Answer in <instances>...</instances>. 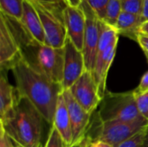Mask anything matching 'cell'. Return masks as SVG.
Masks as SVG:
<instances>
[{"label": "cell", "mask_w": 148, "mask_h": 147, "mask_svg": "<svg viewBox=\"0 0 148 147\" xmlns=\"http://www.w3.org/2000/svg\"><path fill=\"white\" fill-rule=\"evenodd\" d=\"M32 3L42 24L45 44L55 49H63L69 38L63 18V9L66 3L43 4L35 2Z\"/></svg>", "instance_id": "6"}, {"label": "cell", "mask_w": 148, "mask_h": 147, "mask_svg": "<svg viewBox=\"0 0 148 147\" xmlns=\"http://www.w3.org/2000/svg\"><path fill=\"white\" fill-rule=\"evenodd\" d=\"M100 20L104 21L106 10L109 0H86Z\"/></svg>", "instance_id": "23"}, {"label": "cell", "mask_w": 148, "mask_h": 147, "mask_svg": "<svg viewBox=\"0 0 148 147\" xmlns=\"http://www.w3.org/2000/svg\"><path fill=\"white\" fill-rule=\"evenodd\" d=\"M143 147H148V125L146 127V134H145V140Z\"/></svg>", "instance_id": "33"}, {"label": "cell", "mask_w": 148, "mask_h": 147, "mask_svg": "<svg viewBox=\"0 0 148 147\" xmlns=\"http://www.w3.org/2000/svg\"><path fill=\"white\" fill-rule=\"evenodd\" d=\"M136 42L140 46L141 49L143 50V52H144V54H145L148 61V36L143 33H140L138 37H137Z\"/></svg>", "instance_id": "27"}, {"label": "cell", "mask_w": 148, "mask_h": 147, "mask_svg": "<svg viewBox=\"0 0 148 147\" xmlns=\"http://www.w3.org/2000/svg\"></svg>", "instance_id": "35"}, {"label": "cell", "mask_w": 148, "mask_h": 147, "mask_svg": "<svg viewBox=\"0 0 148 147\" xmlns=\"http://www.w3.org/2000/svg\"><path fill=\"white\" fill-rule=\"evenodd\" d=\"M43 120L31 102L19 94L14 109L3 120H0V125L21 147H42Z\"/></svg>", "instance_id": "3"}, {"label": "cell", "mask_w": 148, "mask_h": 147, "mask_svg": "<svg viewBox=\"0 0 148 147\" xmlns=\"http://www.w3.org/2000/svg\"><path fill=\"white\" fill-rule=\"evenodd\" d=\"M70 147H83V146H82V143H81V144H77V145L72 146H70Z\"/></svg>", "instance_id": "34"}, {"label": "cell", "mask_w": 148, "mask_h": 147, "mask_svg": "<svg viewBox=\"0 0 148 147\" xmlns=\"http://www.w3.org/2000/svg\"><path fill=\"white\" fill-rule=\"evenodd\" d=\"M146 127L140 130L134 136H132L131 138L123 141L116 147H143L146 134Z\"/></svg>", "instance_id": "21"}, {"label": "cell", "mask_w": 148, "mask_h": 147, "mask_svg": "<svg viewBox=\"0 0 148 147\" xmlns=\"http://www.w3.org/2000/svg\"><path fill=\"white\" fill-rule=\"evenodd\" d=\"M140 33H143L145 35H147L148 36V22L147 23H144L142 25H141V28H140Z\"/></svg>", "instance_id": "32"}, {"label": "cell", "mask_w": 148, "mask_h": 147, "mask_svg": "<svg viewBox=\"0 0 148 147\" xmlns=\"http://www.w3.org/2000/svg\"><path fill=\"white\" fill-rule=\"evenodd\" d=\"M148 125V120L142 119L136 121H106L101 122L98 118L91 121L87 135L82 141L83 144H88L95 140L105 141L114 147L123 141L131 138Z\"/></svg>", "instance_id": "5"}, {"label": "cell", "mask_w": 148, "mask_h": 147, "mask_svg": "<svg viewBox=\"0 0 148 147\" xmlns=\"http://www.w3.org/2000/svg\"><path fill=\"white\" fill-rule=\"evenodd\" d=\"M75 100L89 113L93 114L102 99L91 72L86 70L69 89Z\"/></svg>", "instance_id": "8"}, {"label": "cell", "mask_w": 148, "mask_h": 147, "mask_svg": "<svg viewBox=\"0 0 148 147\" xmlns=\"http://www.w3.org/2000/svg\"><path fill=\"white\" fill-rule=\"evenodd\" d=\"M136 105L140 113L148 120V93L143 94H136Z\"/></svg>", "instance_id": "24"}, {"label": "cell", "mask_w": 148, "mask_h": 147, "mask_svg": "<svg viewBox=\"0 0 148 147\" xmlns=\"http://www.w3.org/2000/svg\"><path fill=\"white\" fill-rule=\"evenodd\" d=\"M94 113L101 122L113 120L131 122L146 119L138 110L134 90L123 93L106 92L97 111Z\"/></svg>", "instance_id": "4"}, {"label": "cell", "mask_w": 148, "mask_h": 147, "mask_svg": "<svg viewBox=\"0 0 148 147\" xmlns=\"http://www.w3.org/2000/svg\"><path fill=\"white\" fill-rule=\"evenodd\" d=\"M35 3H43V4H56V3H65L64 0H30Z\"/></svg>", "instance_id": "30"}, {"label": "cell", "mask_w": 148, "mask_h": 147, "mask_svg": "<svg viewBox=\"0 0 148 147\" xmlns=\"http://www.w3.org/2000/svg\"><path fill=\"white\" fill-rule=\"evenodd\" d=\"M134 91L137 94H143L148 93V71L144 74L138 88L134 89Z\"/></svg>", "instance_id": "26"}, {"label": "cell", "mask_w": 148, "mask_h": 147, "mask_svg": "<svg viewBox=\"0 0 148 147\" xmlns=\"http://www.w3.org/2000/svg\"><path fill=\"white\" fill-rule=\"evenodd\" d=\"M82 0H64L65 3L68 5H73V6H79L81 4Z\"/></svg>", "instance_id": "31"}, {"label": "cell", "mask_w": 148, "mask_h": 147, "mask_svg": "<svg viewBox=\"0 0 148 147\" xmlns=\"http://www.w3.org/2000/svg\"><path fill=\"white\" fill-rule=\"evenodd\" d=\"M62 94L66 101V105L68 107L71 121L73 140L70 146H72L77 144H81L84 140L87 133L89 129L93 114L88 113L75 100V98L72 96L69 89L63 90Z\"/></svg>", "instance_id": "10"}, {"label": "cell", "mask_w": 148, "mask_h": 147, "mask_svg": "<svg viewBox=\"0 0 148 147\" xmlns=\"http://www.w3.org/2000/svg\"><path fill=\"white\" fill-rule=\"evenodd\" d=\"M142 24L143 23L140 16L122 11L117 20L114 29L119 35L137 41Z\"/></svg>", "instance_id": "17"}, {"label": "cell", "mask_w": 148, "mask_h": 147, "mask_svg": "<svg viewBox=\"0 0 148 147\" xmlns=\"http://www.w3.org/2000/svg\"><path fill=\"white\" fill-rule=\"evenodd\" d=\"M118 41L119 40L114 42L103 53L96 55L95 65V68L92 74L97 84L101 99H103L107 92L106 91L107 76H108V70L111 67V64L115 56Z\"/></svg>", "instance_id": "13"}, {"label": "cell", "mask_w": 148, "mask_h": 147, "mask_svg": "<svg viewBox=\"0 0 148 147\" xmlns=\"http://www.w3.org/2000/svg\"><path fill=\"white\" fill-rule=\"evenodd\" d=\"M86 70L82 51L79 50L68 38L64 46V67L62 81L63 90L69 89Z\"/></svg>", "instance_id": "11"}, {"label": "cell", "mask_w": 148, "mask_h": 147, "mask_svg": "<svg viewBox=\"0 0 148 147\" xmlns=\"http://www.w3.org/2000/svg\"><path fill=\"white\" fill-rule=\"evenodd\" d=\"M143 0H121L122 11L140 16Z\"/></svg>", "instance_id": "22"}, {"label": "cell", "mask_w": 148, "mask_h": 147, "mask_svg": "<svg viewBox=\"0 0 148 147\" xmlns=\"http://www.w3.org/2000/svg\"><path fill=\"white\" fill-rule=\"evenodd\" d=\"M0 147H21L15 140H13L0 125Z\"/></svg>", "instance_id": "25"}, {"label": "cell", "mask_w": 148, "mask_h": 147, "mask_svg": "<svg viewBox=\"0 0 148 147\" xmlns=\"http://www.w3.org/2000/svg\"><path fill=\"white\" fill-rule=\"evenodd\" d=\"M19 94L16 88L10 84L3 72L0 77V120H3L14 109Z\"/></svg>", "instance_id": "16"}, {"label": "cell", "mask_w": 148, "mask_h": 147, "mask_svg": "<svg viewBox=\"0 0 148 147\" xmlns=\"http://www.w3.org/2000/svg\"><path fill=\"white\" fill-rule=\"evenodd\" d=\"M53 126L56 128V130L62 137L64 141L67 143L69 147L70 146L73 140L72 126H71V121H70L68 107L62 93L60 94L58 99L57 107L54 116Z\"/></svg>", "instance_id": "15"}, {"label": "cell", "mask_w": 148, "mask_h": 147, "mask_svg": "<svg viewBox=\"0 0 148 147\" xmlns=\"http://www.w3.org/2000/svg\"><path fill=\"white\" fill-rule=\"evenodd\" d=\"M121 12V0H109L107 6L106 15L103 22L114 28Z\"/></svg>", "instance_id": "19"}, {"label": "cell", "mask_w": 148, "mask_h": 147, "mask_svg": "<svg viewBox=\"0 0 148 147\" xmlns=\"http://www.w3.org/2000/svg\"><path fill=\"white\" fill-rule=\"evenodd\" d=\"M24 0H0V12L6 16L21 21Z\"/></svg>", "instance_id": "18"}, {"label": "cell", "mask_w": 148, "mask_h": 147, "mask_svg": "<svg viewBox=\"0 0 148 147\" xmlns=\"http://www.w3.org/2000/svg\"><path fill=\"white\" fill-rule=\"evenodd\" d=\"M63 18L68 37L81 51L83 49L86 29V17L81 6L66 4L63 9Z\"/></svg>", "instance_id": "12"}, {"label": "cell", "mask_w": 148, "mask_h": 147, "mask_svg": "<svg viewBox=\"0 0 148 147\" xmlns=\"http://www.w3.org/2000/svg\"><path fill=\"white\" fill-rule=\"evenodd\" d=\"M19 44L10 27L8 20L0 12V68L1 72L11 70L21 60Z\"/></svg>", "instance_id": "9"}, {"label": "cell", "mask_w": 148, "mask_h": 147, "mask_svg": "<svg viewBox=\"0 0 148 147\" xmlns=\"http://www.w3.org/2000/svg\"><path fill=\"white\" fill-rule=\"evenodd\" d=\"M11 71L19 94L27 98L44 121L53 126L58 99L63 92L62 86L33 69L23 58Z\"/></svg>", "instance_id": "1"}, {"label": "cell", "mask_w": 148, "mask_h": 147, "mask_svg": "<svg viewBox=\"0 0 148 147\" xmlns=\"http://www.w3.org/2000/svg\"><path fill=\"white\" fill-rule=\"evenodd\" d=\"M43 147H69V146L60 135L56 128L54 126H51L46 144Z\"/></svg>", "instance_id": "20"}, {"label": "cell", "mask_w": 148, "mask_h": 147, "mask_svg": "<svg viewBox=\"0 0 148 147\" xmlns=\"http://www.w3.org/2000/svg\"><path fill=\"white\" fill-rule=\"evenodd\" d=\"M80 6L82 9L86 17V29L82 53L84 55L86 69L93 73L95 65L97 48L100 39L101 20L86 0H82Z\"/></svg>", "instance_id": "7"}, {"label": "cell", "mask_w": 148, "mask_h": 147, "mask_svg": "<svg viewBox=\"0 0 148 147\" xmlns=\"http://www.w3.org/2000/svg\"><path fill=\"white\" fill-rule=\"evenodd\" d=\"M19 44L23 59L33 69L62 86L64 48L55 49L32 38L20 22L6 16Z\"/></svg>", "instance_id": "2"}, {"label": "cell", "mask_w": 148, "mask_h": 147, "mask_svg": "<svg viewBox=\"0 0 148 147\" xmlns=\"http://www.w3.org/2000/svg\"><path fill=\"white\" fill-rule=\"evenodd\" d=\"M140 19L143 23L148 22V0H143L142 9H141V13H140Z\"/></svg>", "instance_id": "29"}, {"label": "cell", "mask_w": 148, "mask_h": 147, "mask_svg": "<svg viewBox=\"0 0 148 147\" xmlns=\"http://www.w3.org/2000/svg\"><path fill=\"white\" fill-rule=\"evenodd\" d=\"M83 147H114V146L102 141V140H95V141H92L88 144H83L82 143Z\"/></svg>", "instance_id": "28"}, {"label": "cell", "mask_w": 148, "mask_h": 147, "mask_svg": "<svg viewBox=\"0 0 148 147\" xmlns=\"http://www.w3.org/2000/svg\"><path fill=\"white\" fill-rule=\"evenodd\" d=\"M20 23L29 35L40 43L45 44V35L37 10L30 0H24L23 12Z\"/></svg>", "instance_id": "14"}]
</instances>
